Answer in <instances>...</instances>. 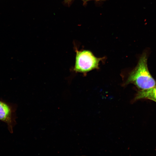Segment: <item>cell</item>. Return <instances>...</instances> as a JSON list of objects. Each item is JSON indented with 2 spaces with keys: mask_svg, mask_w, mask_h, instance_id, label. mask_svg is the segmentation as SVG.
Wrapping results in <instances>:
<instances>
[{
  "mask_svg": "<svg viewBox=\"0 0 156 156\" xmlns=\"http://www.w3.org/2000/svg\"><path fill=\"white\" fill-rule=\"evenodd\" d=\"M147 60V55L144 53L136 67L129 73L126 85L133 83L140 90L150 89L156 85L155 81L149 71Z\"/></svg>",
  "mask_w": 156,
  "mask_h": 156,
  "instance_id": "6da1fadb",
  "label": "cell"
},
{
  "mask_svg": "<svg viewBox=\"0 0 156 156\" xmlns=\"http://www.w3.org/2000/svg\"><path fill=\"white\" fill-rule=\"evenodd\" d=\"M75 52L74 70L76 72L86 73L94 69H98L99 62L104 58L96 57L88 50L79 51L76 48Z\"/></svg>",
  "mask_w": 156,
  "mask_h": 156,
  "instance_id": "7a4b0ae2",
  "label": "cell"
},
{
  "mask_svg": "<svg viewBox=\"0 0 156 156\" xmlns=\"http://www.w3.org/2000/svg\"><path fill=\"white\" fill-rule=\"evenodd\" d=\"M14 109L11 105L0 101V120L7 125L10 132L13 133V127L15 124Z\"/></svg>",
  "mask_w": 156,
  "mask_h": 156,
  "instance_id": "3957f363",
  "label": "cell"
},
{
  "mask_svg": "<svg viewBox=\"0 0 156 156\" xmlns=\"http://www.w3.org/2000/svg\"><path fill=\"white\" fill-rule=\"evenodd\" d=\"M135 99V100L148 99L156 102V85L150 89L140 90L136 94Z\"/></svg>",
  "mask_w": 156,
  "mask_h": 156,
  "instance_id": "277c9868",
  "label": "cell"
},
{
  "mask_svg": "<svg viewBox=\"0 0 156 156\" xmlns=\"http://www.w3.org/2000/svg\"><path fill=\"white\" fill-rule=\"evenodd\" d=\"M74 0H64V2L65 3L68 5H70L71 3Z\"/></svg>",
  "mask_w": 156,
  "mask_h": 156,
  "instance_id": "5b68a950",
  "label": "cell"
},
{
  "mask_svg": "<svg viewBox=\"0 0 156 156\" xmlns=\"http://www.w3.org/2000/svg\"><path fill=\"white\" fill-rule=\"evenodd\" d=\"M81 0L83 1V2L84 3H86L88 1H92V0L95 1H105V0Z\"/></svg>",
  "mask_w": 156,
  "mask_h": 156,
  "instance_id": "8992f818",
  "label": "cell"
}]
</instances>
